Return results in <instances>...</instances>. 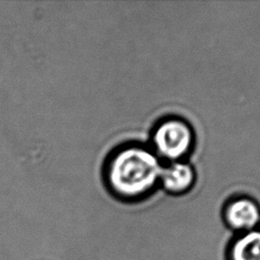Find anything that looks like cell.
I'll list each match as a JSON object with an SVG mask.
<instances>
[{
	"mask_svg": "<svg viewBox=\"0 0 260 260\" xmlns=\"http://www.w3.org/2000/svg\"><path fill=\"white\" fill-rule=\"evenodd\" d=\"M223 216L231 228L246 233L255 230L259 224L260 206L249 196H236L225 203Z\"/></svg>",
	"mask_w": 260,
	"mask_h": 260,
	"instance_id": "3957f363",
	"label": "cell"
},
{
	"mask_svg": "<svg viewBox=\"0 0 260 260\" xmlns=\"http://www.w3.org/2000/svg\"><path fill=\"white\" fill-rule=\"evenodd\" d=\"M233 260H260V230L244 233L232 250Z\"/></svg>",
	"mask_w": 260,
	"mask_h": 260,
	"instance_id": "5b68a950",
	"label": "cell"
},
{
	"mask_svg": "<svg viewBox=\"0 0 260 260\" xmlns=\"http://www.w3.org/2000/svg\"><path fill=\"white\" fill-rule=\"evenodd\" d=\"M164 164L150 146L129 143L114 150L105 166V181L113 195L134 200L159 185Z\"/></svg>",
	"mask_w": 260,
	"mask_h": 260,
	"instance_id": "6da1fadb",
	"label": "cell"
},
{
	"mask_svg": "<svg viewBox=\"0 0 260 260\" xmlns=\"http://www.w3.org/2000/svg\"><path fill=\"white\" fill-rule=\"evenodd\" d=\"M196 172L185 160L172 161L162 166L159 185L170 195H185L195 185Z\"/></svg>",
	"mask_w": 260,
	"mask_h": 260,
	"instance_id": "277c9868",
	"label": "cell"
},
{
	"mask_svg": "<svg viewBox=\"0 0 260 260\" xmlns=\"http://www.w3.org/2000/svg\"><path fill=\"white\" fill-rule=\"evenodd\" d=\"M150 141V148L161 161L184 160L194 149L195 131L181 117H166L154 125Z\"/></svg>",
	"mask_w": 260,
	"mask_h": 260,
	"instance_id": "7a4b0ae2",
	"label": "cell"
}]
</instances>
